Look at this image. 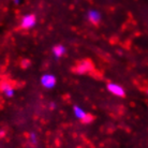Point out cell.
Instances as JSON below:
<instances>
[{
  "label": "cell",
  "mask_w": 148,
  "mask_h": 148,
  "mask_svg": "<svg viewBox=\"0 0 148 148\" xmlns=\"http://www.w3.org/2000/svg\"><path fill=\"white\" fill-rule=\"evenodd\" d=\"M37 16L36 14H32V13H29V14H26L24 15L21 19V24H19V26L21 28L24 30H29L31 28H34L36 25H37Z\"/></svg>",
  "instance_id": "obj_1"
},
{
  "label": "cell",
  "mask_w": 148,
  "mask_h": 148,
  "mask_svg": "<svg viewBox=\"0 0 148 148\" xmlns=\"http://www.w3.org/2000/svg\"><path fill=\"white\" fill-rule=\"evenodd\" d=\"M0 88H1L2 93H3L7 98H13V97H14L15 89L12 85L8 84V83H2V84L0 85Z\"/></svg>",
  "instance_id": "obj_7"
},
{
  "label": "cell",
  "mask_w": 148,
  "mask_h": 148,
  "mask_svg": "<svg viewBox=\"0 0 148 148\" xmlns=\"http://www.w3.org/2000/svg\"><path fill=\"white\" fill-rule=\"evenodd\" d=\"M66 52H67V49H66V47L62 44H57L52 48L53 57L55 59H60L62 56H64Z\"/></svg>",
  "instance_id": "obj_6"
},
{
  "label": "cell",
  "mask_w": 148,
  "mask_h": 148,
  "mask_svg": "<svg viewBox=\"0 0 148 148\" xmlns=\"http://www.w3.org/2000/svg\"><path fill=\"white\" fill-rule=\"evenodd\" d=\"M146 93H147V96H148V89H147V90H146Z\"/></svg>",
  "instance_id": "obj_13"
},
{
  "label": "cell",
  "mask_w": 148,
  "mask_h": 148,
  "mask_svg": "<svg viewBox=\"0 0 148 148\" xmlns=\"http://www.w3.org/2000/svg\"><path fill=\"white\" fill-rule=\"evenodd\" d=\"M90 69H91V64L89 62H85V61H84V62L79 63L77 66L76 72L79 74H84V73H86V72H88Z\"/></svg>",
  "instance_id": "obj_8"
},
{
  "label": "cell",
  "mask_w": 148,
  "mask_h": 148,
  "mask_svg": "<svg viewBox=\"0 0 148 148\" xmlns=\"http://www.w3.org/2000/svg\"><path fill=\"white\" fill-rule=\"evenodd\" d=\"M40 84L45 89H53L57 84V77L53 73H44L40 78Z\"/></svg>",
  "instance_id": "obj_3"
},
{
  "label": "cell",
  "mask_w": 148,
  "mask_h": 148,
  "mask_svg": "<svg viewBox=\"0 0 148 148\" xmlns=\"http://www.w3.org/2000/svg\"><path fill=\"white\" fill-rule=\"evenodd\" d=\"M86 17L88 19V22H90L91 24L98 25V24L101 22V19H102V15H101L100 12L98 11V10H96V9H90V10L87 12Z\"/></svg>",
  "instance_id": "obj_5"
},
{
  "label": "cell",
  "mask_w": 148,
  "mask_h": 148,
  "mask_svg": "<svg viewBox=\"0 0 148 148\" xmlns=\"http://www.w3.org/2000/svg\"><path fill=\"white\" fill-rule=\"evenodd\" d=\"M29 140H30V143L34 146H37L38 145V135L36 132H31L29 135Z\"/></svg>",
  "instance_id": "obj_9"
},
{
  "label": "cell",
  "mask_w": 148,
  "mask_h": 148,
  "mask_svg": "<svg viewBox=\"0 0 148 148\" xmlns=\"http://www.w3.org/2000/svg\"><path fill=\"white\" fill-rule=\"evenodd\" d=\"M29 66H30L29 61H23V67L24 68H28Z\"/></svg>",
  "instance_id": "obj_11"
},
{
  "label": "cell",
  "mask_w": 148,
  "mask_h": 148,
  "mask_svg": "<svg viewBox=\"0 0 148 148\" xmlns=\"http://www.w3.org/2000/svg\"><path fill=\"white\" fill-rule=\"evenodd\" d=\"M12 1H13V2H14L15 4H19V3H21V1H22V0H12Z\"/></svg>",
  "instance_id": "obj_12"
},
{
  "label": "cell",
  "mask_w": 148,
  "mask_h": 148,
  "mask_svg": "<svg viewBox=\"0 0 148 148\" xmlns=\"http://www.w3.org/2000/svg\"><path fill=\"white\" fill-rule=\"evenodd\" d=\"M49 108H51V110H55V108H56V103H55V102H51V103H49Z\"/></svg>",
  "instance_id": "obj_10"
},
{
  "label": "cell",
  "mask_w": 148,
  "mask_h": 148,
  "mask_svg": "<svg viewBox=\"0 0 148 148\" xmlns=\"http://www.w3.org/2000/svg\"><path fill=\"white\" fill-rule=\"evenodd\" d=\"M73 114H74V117L78 120H81L82 122H84V123H89V122H91L92 120V117L90 116V115L85 111V110H83L81 106H78V105H73Z\"/></svg>",
  "instance_id": "obj_2"
},
{
  "label": "cell",
  "mask_w": 148,
  "mask_h": 148,
  "mask_svg": "<svg viewBox=\"0 0 148 148\" xmlns=\"http://www.w3.org/2000/svg\"><path fill=\"white\" fill-rule=\"evenodd\" d=\"M106 88H108V92H111L112 95H114L116 97H119V98H123L126 96V91L122 86H120L119 84H116V83H108L106 85Z\"/></svg>",
  "instance_id": "obj_4"
}]
</instances>
